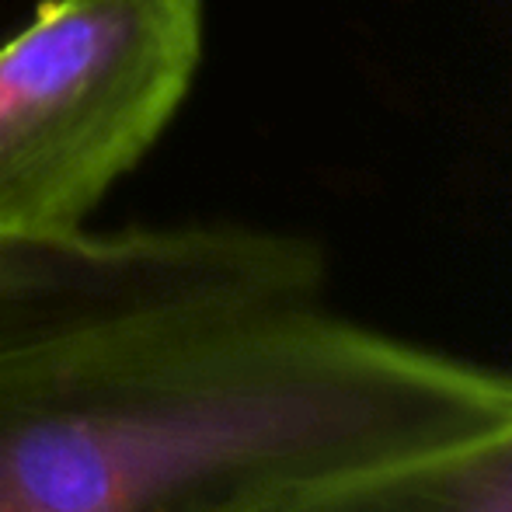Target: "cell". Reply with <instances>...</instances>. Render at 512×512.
<instances>
[{"label": "cell", "instance_id": "obj_1", "mask_svg": "<svg viewBox=\"0 0 512 512\" xmlns=\"http://www.w3.org/2000/svg\"><path fill=\"white\" fill-rule=\"evenodd\" d=\"M512 418V373L317 304H178L0 352V512H251Z\"/></svg>", "mask_w": 512, "mask_h": 512}, {"label": "cell", "instance_id": "obj_2", "mask_svg": "<svg viewBox=\"0 0 512 512\" xmlns=\"http://www.w3.org/2000/svg\"><path fill=\"white\" fill-rule=\"evenodd\" d=\"M203 0H42L0 42V237L74 241L203 63Z\"/></svg>", "mask_w": 512, "mask_h": 512}, {"label": "cell", "instance_id": "obj_3", "mask_svg": "<svg viewBox=\"0 0 512 512\" xmlns=\"http://www.w3.org/2000/svg\"><path fill=\"white\" fill-rule=\"evenodd\" d=\"M310 272L304 237L248 223L0 237V352L157 307L286 304L307 290Z\"/></svg>", "mask_w": 512, "mask_h": 512}, {"label": "cell", "instance_id": "obj_4", "mask_svg": "<svg viewBox=\"0 0 512 512\" xmlns=\"http://www.w3.org/2000/svg\"><path fill=\"white\" fill-rule=\"evenodd\" d=\"M251 512H512V418L411 457L290 488Z\"/></svg>", "mask_w": 512, "mask_h": 512}]
</instances>
